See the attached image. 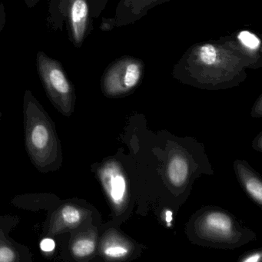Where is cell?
Returning a JSON list of instances; mask_svg holds the SVG:
<instances>
[{
    "label": "cell",
    "mask_w": 262,
    "mask_h": 262,
    "mask_svg": "<svg viewBox=\"0 0 262 262\" xmlns=\"http://www.w3.org/2000/svg\"><path fill=\"white\" fill-rule=\"evenodd\" d=\"M253 61L231 36L191 46L173 67L174 78L205 88L227 87L245 80Z\"/></svg>",
    "instance_id": "cell-1"
},
{
    "label": "cell",
    "mask_w": 262,
    "mask_h": 262,
    "mask_svg": "<svg viewBox=\"0 0 262 262\" xmlns=\"http://www.w3.org/2000/svg\"><path fill=\"white\" fill-rule=\"evenodd\" d=\"M24 114L30 158L40 171H55L62 161L60 143L51 119L30 90L24 94Z\"/></svg>",
    "instance_id": "cell-2"
},
{
    "label": "cell",
    "mask_w": 262,
    "mask_h": 262,
    "mask_svg": "<svg viewBox=\"0 0 262 262\" xmlns=\"http://www.w3.org/2000/svg\"><path fill=\"white\" fill-rule=\"evenodd\" d=\"M47 23L54 32L66 24L70 42L80 48L93 29L88 0H50Z\"/></svg>",
    "instance_id": "cell-3"
},
{
    "label": "cell",
    "mask_w": 262,
    "mask_h": 262,
    "mask_svg": "<svg viewBox=\"0 0 262 262\" xmlns=\"http://www.w3.org/2000/svg\"><path fill=\"white\" fill-rule=\"evenodd\" d=\"M36 69L44 90L55 108L65 116H71L76 102V92L63 66L43 51H39L36 54Z\"/></svg>",
    "instance_id": "cell-4"
},
{
    "label": "cell",
    "mask_w": 262,
    "mask_h": 262,
    "mask_svg": "<svg viewBox=\"0 0 262 262\" xmlns=\"http://www.w3.org/2000/svg\"><path fill=\"white\" fill-rule=\"evenodd\" d=\"M145 72V66L142 59L122 56L104 71L101 79L102 91L110 97L127 94L139 85Z\"/></svg>",
    "instance_id": "cell-5"
},
{
    "label": "cell",
    "mask_w": 262,
    "mask_h": 262,
    "mask_svg": "<svg viewBox=\"0 0 262 262\" xmlns=\"http://www.w3.org/2000/svg\"><path fill=\"white\" fill-rule=\"evenodd\" d=\"M171 0H119L112 18L115 27H122L135 24L148 14V12L157 6Z\"/></svg>",
    "instance_id": "cell-6"
},
{
    "label": "cell",
    "mask_w": 262,
    "mask_h": 262,
    "mask_svg": "<svg viewBox=\"0 0 262 262\" xmlns=\"http://www.w3.org/2000/svg\"><path fill=\"white\" fill-rule=\"evenodd\" d=\"M102 184L114 205H122L126 197V180L116 163H108L100 171Z\"/></svg>",
    "instance_id": "cell-7"
},
{
    "label": "cell",
    "mask_w": 262,
    "mask_h": 262,
    "mask_svg": "<svg viewBox=\"0 0 262 262\" xmlns=\"http://www.w3.org/2000/svg\"><path fill=\"white\" fill-rule=\"evenodd\" d=\"M241 50L253 61L256 69L262 66L261 41L257 35L249 30H241L232 35Z\"/></svg>",
    "instance_id": "cell-8"
},
{
    "label": "cell",
    "mask_w": 262,
    "mask_h": 262,
    "mask_svg": "<svg viewBox=\"0 0 262 262\" xmlns=\"http://www.w3.org/2000/svg\"><path fill=\"white\" fill-rule=\"evenodd\" d=\"M203 227L210 234L219 237H227L231 234L232 222L227 214L212 212L204 219Z\"/></svg>",
    "instance_id": "cell-9"
},
{
    "label": "cell",
    "mask_w": 262,
    "mask_h": 262,
    "mask_svg": "<svg viewBox=\"0 0 262 262\" xmlns=\"http://www.w3.org/2000/svg\"><path fill=\"white\" fill-rule=\"evenodd\" d=\"M168 178L173 185L182 186L188 176V162L181 156H176L168 165Z\"/></svg>",
    "instance_id": "cell-10"
},
{
    "label": "cell",
    "mask_w": 262,
    "mask_h": 262,
    "mask_svg": "<svg viewBox=\"0 0 262 262\" xmlns=\"http://www.w3.org/2000/svg\"><path fill=\"white\" fill-rule=\"evenodd\" d=\"M58 219L59 223L66 227H73L79 225L82 219V212L79 208L73 205H66L59 211Z\"/></svg>",
    "instance_id": "cell-11"
},
{
    "label": "cell",
    "mask_w": 262,
    "mask_h": 262,
    "mask_svg": "<svg viewBox=\"0 0 262 262\" xmlns=\"http://www.w3.org/2000/svg\"><path fill=\"white\" fill-rule=\"evenodd\" d=\"M128 247L126 245L118 240V239H110L107 240L104 244V254L110 258H121L128 254Z\"/></svg>",
    "instance_id": "cell-12"
},
{
    "label": "cell",
    "mask_w": 262,
    "mask_h": 262,
    "mask_svg": "<svg viewBox=\"0 0 262 262\" xmlns=\"http://www.w3.org/2000/svg\"><path fill=\"white\" fill-rule=\"evenodd\" d=\"M96 249V244L89 237H80L75 241L72 245V252L77 257H85L93 254Z\"/></svg>",
    "instance_id": "cell-13"
},
{
    "label": "cell",
    "mask_w": 262,
    "mask_h": 262,
    "mask_svg": "<svg viewBox=\"0 0 262 262\" xmlns=\"http://www.w3.org/2000/svg\"><path fill=\"white\" fill-rule=\"evenodd\" d=\"M244 182L248 192L260 205L262 201L261 182L257 178L252 176H245Z\"/></svg>",
    "instance_id": "cell-14"
},
{
    "label": "cell",
    "mask_w": 262,
    "mask_h": 262,
    "mask_svg": "<svg viewBox=\"0 0 262 262\" xmlns=\"http://www.w3.org/2000/svg\"><path fill=\"white\" fill-rule=\"evenodd\" d=\"M88 3L92 18L97 19L106 7L108 0H88Z\"/></svg>",
    "instance_id": "cell-15"
},
{
    "label": "cell",
    "mask_w": 262,
    "mask_h": 262,
    "mask_svg": "<svg viewBox=\"0 0 262 262\" xmlns=\"http://www.w3.org/2000/svg\"><path fill=\"white\" fill-rule=\"evenodd\" d=\"M55 247H56V244H55L54 241L53 239L49 238V237L42 239L40 243L41 249L45 252L53 251L55 249Z\"/></svg>",
    "instance_id": "cell-16"
},
{
    "label": "cell",
    "mask_w": 262,
    "mask_h": 262,
    "mask_svg": "<svg viewBox=\"0 0 262 262\" xmlns=\"http://www.w3.org/2000/svg\"><path fill=\"white\" fill-rule=\"evenodd\" d=\"M99 27H100V30L104 32H110L113 30V29L116 28L112 18H110V19L103 18Z\"/></svg>",
    "instance_id": "cell-17"
},
{
    "label": "cell",
    "mask_w": 262,
    "mask_h": 262,
    "mask_svg": "<svg viewBox=\"0 0 262 262\" xmlns=\"http://www.w3.org/2000/svg\"><path fill=\"white\" fill-rule=\"evenodd\" d=\"M7 23V13L4 4H0V33L4 30Z\"/></svg>",
    "instance_id": "cell-18"
},
{
    "label": "cell",
    "mask_w": 262,
    "mask_h": 262,
    "mask_svg": "<svg viewBox=\"0 0 262 262\" xmlns=\"http://www.w3.org/2000/svg\"><path fill=\"white\" fill-rule=\"evenodd\" d=\"M260 258V254H253V255L248 256L247 258L244 259V261H258Z\"/></svg>",
    "instance_id": "cell-19"
},
{
    "label": "cell",
    "mask_w": 262,
    "mask_h": 262,
    "mask_svg": "<svg viewBox=\"0 0 262 262\" xmlns=\"http://www.w3.org/2000/svg\"><path fill=\"white\" fill-rule=\"evenodd\" d=\"M25 4L28 8H33L36 4H39L40 0H24Z\"/></svg>",
    "instance_id": "cell-20"
},
{
    "label": "cell",
    "mask_w": 262,
    "mask_h": 262,
    "mask_svg": "<svg viewBox=\"0 0 262 262\" xmlns=\"http://www.w3.org/2000/svg\"><path fill=\"white\" fill-rule=\"evenodd\" d=\"M171 211H166V214H165V215H166V222H168V225H170V222H171V221L172 220V217H171Z\"/></svg>",
    "instance_id": "cell-21"
}]
</instances>
